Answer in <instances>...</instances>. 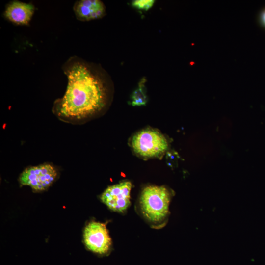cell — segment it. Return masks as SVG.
Wrapping results in <instances>:
<instances>
[{"label":"cell","mask_w":265,"mask_h":265,"mask_svg":"<svg viewBox=\"0 0 265 265\" xmlns=\"http://www.w3.org/2000/svg\"><path fill=\"white\" fill-rule=\"evenodd\" d=\"M62 69L68 82L64 95L55 103L58 115L81 119L104 107L107 91L101 70L77 56L70 57Z\"/></svg>","instance_id":"6da1fadb"},{"label":"cell","mask_w":265,"mask_h":265,"mask_svg":"<svg viewBox=\"0 0 265 265\" xmlns=\"http://www.w3.org/2000/svg\"><path fill=\"white\" fill-rule=\"evenodd\" d=\"M172 192L164 186H148L142 190L139 199L142 213L154 224L162 223L167 218Z\"/></svg>","instance_id":"7a4b0ae2"},{"label":"cell","mask_w":265,"mask_h":265,"mask_svg":"<svg viewBox=\"0 0 265 265\" xmlns=\"http://www.w3.org/2000/svg\"><path fill=\"white\" fill-rule=\"evenodd\" d=\"M133 150L147 158L157 157L167 149V139L161 133L154 130H144L136 133L132 139Z\"/></svg>","instance_id":"3957f363"},{"label":"cell","mask_w":265,"mask_h":265,"mask_svg":"<svg viewBox=\"0 0 265 265\" xmlns=\"http://www.w3.org/2000/svg\"><path fill=\"white\" fill-rule=\"evenodd\" d=\"M57 175L54 166L44 163L26 168L20 174L19 180L22 186H29L34 191H42L51 186Z\"/></svg>","instance_id":"277c9868"},{"label":"cell","mask_w":265,"mask_h":265,"mask_svg":"<svg viewBox=\"0 0 265 265\" xmlns=\"http://www.w3.org/2000/svg\"><path fill=\"white\" fill-rule=\"evenodd\" d=\"M83 240L89 250L99 254L107 253L112 245L106 224L95 221L89 222L85 227Z\"/></svg>","instance_id":"5b68a950"},{"label":"cell","mask_w":265,"mask_h":265,"mask_svg":"<svg viewBox=\"0 0 265 265\" xmlns=\"http://www.w3.org/2000/svg\"><path fill=\"white\" fill-rule=\"evenodd\" d=\"M132 187L127 181L108 186L101 194V200L111 210L123 212L130 205Z\"/></svg>","instance_id":"8992f818"},{"label":"cell","mask_w":265,"mask_h":265,"mask_svg":"<svg viewBox=\"0 0 265 265\" xmlns=\"http://www.w3.org/2000/svg\"><path fill=\"white\" fill-rule=\"evenodd\" d=\"M35 11L32 3L13 0L6 6L3 13L4 17L13 24L28 25Z\"/></svg>","instance_id":"52a82bcc"},{"label":"cell","mask_w":265,"mask_h":265,"mask_svg":"<svg viewBox=\"0 0 265 265\" xmlns=\"http://www.w3.org/2000/svg\"><path fill=\"white\" fill-rule=\"evenodd\" d=\"M73 11L78 20L89 21L103 17L106 7L99 0H80L74 3Z\"/></svg>","instance_id":"ba28073f"},{"label":"cell","mask_w":265,"mask_h":265,"mask_svg":"<svg viewBox=\"0 0 265 265\" xmlns=\"http://www.w3.org/2000/svg\"><path fill=\"white\" fill-rule=\"evenodd\" d=\"M146 80L143 77L139 81L137 87L131 96V104L133 106L145 105L147 102L145 83Z\"/></svg>","instance_id":"9c48e42d"},{"label":"cell","mask_w":265,"mask_h":265,"mask_svg":"<svg viewBox=\"0 0 265 265\" xmlns=\"http://www.w3.org/2000/svg\"><path fill=\"white\" fill-rule=\"evenodd\" d=\"M155 2V0H135L132 2V5L137 9L147 11L152 8Z\"/></svg>","instance_id":"30bf717a"},{"label":"cell","mask_w":265,"mask_h":265,"mask_svg":"<svg viewBox=\"0 0 265 265\" xmlns=\"http://www.w3.org/2000/svg\"><path fill=\"white\" fill-rule=\"evenodd\" d=\"M259 21L261 25L265 28V8H264L260 14Z\"/></svg>","instance_id":"8fae6325"}]
</instances>
